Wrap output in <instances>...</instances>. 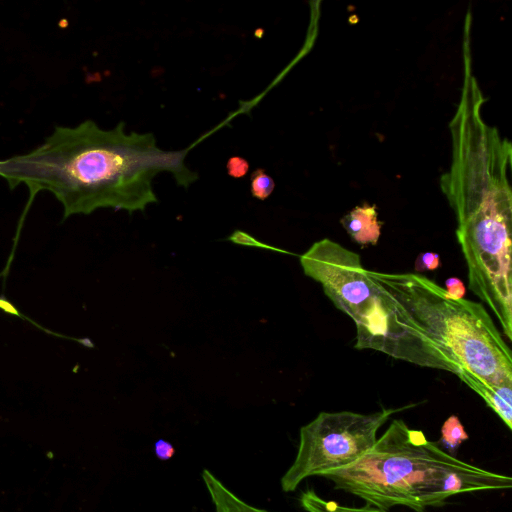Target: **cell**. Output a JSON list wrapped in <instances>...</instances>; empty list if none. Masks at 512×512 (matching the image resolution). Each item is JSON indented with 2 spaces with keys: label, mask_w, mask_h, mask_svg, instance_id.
<instances>
[{
  "label": "cell",
  "mask_w": 512,
  "mask_h": 512,
  "mask_svg": "<svg viewBox=\"0 0 512 512\" xmlns=\"http://www.w3.org/2000/svg\"><path fill=\"white\" fill-rule=\"evenodd\" d=\"M462 370L487 383H512V355L482 303L451 299L417 273L367 270ZM460 373V374H461Z\"/></svg>",
  "instance_id": "3957f363"
},
{
  "label": "cell",
  "mask_w": 512,
  "mask_h": 512,
  "mask_svg": "<svg viewBox=\"0 0 512 512\" xmlns=\"http://www.w3.org/2000/svg\"><path fill=\"white\" fill-rule=\"evenodd\" d=\"M445 293L451 299H462L466 293L463 282L457 277H450L445 280Z\"/></svg>",
  "instance_id": "4fadbf2b"
},
{
  "label": "cell",
  "mask_w": 512,
  "mask_h": 512,
  "mask_svg": "<svg viewBox=\"0 0 512 512\" xmlns=\"http://www.w3.org/2000/svg\"><path fill=\"white\" fill-rule=\"evenodd\" d=\"M188 150L165 151L152 133H127L120 122L111 130L86 120L56 127L33 151L0 161V176L13 188L24 183L30 201L41 190L63 205V219L99 208L144 211L158 202L153 179L169 172L188 188L198 174L185 164Z\"/></svg>",
  "instance_id": "6da1fadb"
},
{
  "label": "cell",
  "mask_w": 512,
  "mask_h": 512,
  "mask_svg": "<svg viewBox=\"0 0 512 512\" xmlns=\"http://www.w3.org/2000/svg\"><path fill=\"white\" fill-rule=\"evenodd\" d=\"M300 264L304 274L321 284L325 295L356 327L374 311L380 289L357 253L324 238L300 256Z\"/></svg>",
  "instance_id": "5b68a950"
},
{
  "label": "cell",
  "mask_w": 512,
  "mask_h": 512,
  "mask_svg": "<svg viewBox=\"0 0 512 512\" xmlns=\"http://www.w3.org/2000/svg\"><path fill=\"white\" fill-rule=\"evenodd\" d=\"M300 504L307 512H389L370 505L350 507L340 505L332 500H325L313 489H307L300 496Z\"/></svg>",
  "instance_id": "ba28073f"
},
{
  "label": "cell",
  "mask_w": 512,
  "mask_h": 512,
  "mask_svg": "<svg viewBox=\"0 0 512 512\" xmlns=\"http://www.w3.org/2000/svg\"><path fill=\"white\" fill-rule=\"evenodd\" d=\"M274 180L262 169L255 170L251 175V193L260 200H265L273 192Z\"/></svg>",
  "instance_id": "30bf717a"
},
{
  "label": "cell",
  "mask_w": 512,
  "mask_h": 512,
  "mask_svg": "<svg viewBox=\"0 0 512 512\" xmlns=\"http://www.w3.org/2000/svg\"><path fill=\"white\" fill-rule=\"evenodd\" d=\"M468 438V434L456 415H451L445 420L441 427L440 442L446 448L454 451Z\"/></svg>",
  "instance_id": "9c48e42d"
},
{
  "label": "cell",
  "mask_w": 512,
  "mask_h": 512,
  "mask_svg": "<svg viewBox=\"0 0 512 512\" xmlns=\"http://www.w3.org/2000/svg\"><path fill=\"white\" fill-rule=\"evenodd\" d=\"M409 407L382 409L371 414L319 413L300 429L298 451L281 479L282 489L294 491L308 477L324 476L354 463L375 444L377 433L387 420Z\"/></svg>",
  "instance_id": "277c9868"
},
{
  "label": "cell",
  "mask_w": 512,
  "mask_h": 512,
  "mask_svg": "<svg viewBox=\"0 0 512 512\" xmlns=\"http://www.w3.org/2000/svg\"><path fill=\"white\" fill-rule=\"evenodd\" d=\"M154 450L156 456L161 460H167L175 453L174 447L163 439H160L155 443Z\"/></svg>",
  "instance_id": "9a60e30c"
},
{
  "label": "cell",
  "mask_w": 512,
  "mask_h": 512,
  "mask_svg": "<svg viewBox=\"0 0 512 512\" xmlns=\"http://www.w3.org/2000/svg\"><path fill=\"white\" fill-rule=\"evenodd\" d=\"M228 240L237 245L252 246L256 248L270 249L273 251L286 253L281 249L262 243L255 239L253 236L249 235L248 233L240 230L234 231L233 234L228 238Z\"/></svg>",
  "instance_id": "8fae6325"
},
{
  "label": "cell",
  "mask_w": 512,
  "mask_h": 512,
  "mask_svg": "<svg viewBox=\"0 0 512 512\" xmlns=\"http://www.w3.org/2000/svg\"><path fill=\"white\" fill-rule=\"evenodd\" d=\"M227 167L228 173L233 177H241L248 171V163L245 159L240 157H233L229 159Z\"/></svg>",
  "instance_id": "5bb4252c"
},
{
  "label": "cell",
  "mask_w": 512,
  "mask_h": 512,
  "mask_svg": "<svg viewBox=\"0 0 512 512\" xmlns=\"http://www.w3.org/2000/svg\"><path fill=\"white\" fill-rule=\"evenodd\" d=\"M340 223L350 238L361 246L376 245L383 225L378 219L376 206L367 203L349 211Z\"/></svg>",
  "instance_id": "8992f818"
},
{
  "label": "cell",
  "mask_w": 512,
  "mask_h": 512,
  "mask_svg": "<svg viewBox=\"0 0 512 512\" xmlns=\"http://www.w3.org/2000/svg\"><path fill=\"white\" fill-rule=\"evenodd\" d=\"M440 265V257L434 252H422L415 260V270L419 273L436 270Z\"/></svg>",
  "instance_id": "7c38bea8"
},
{
  "label": "cell",
  "mask_w": 512,
  "mask_h": 512,
  "mask_svg": "<svg viewBox=\"0 0 512 512\" xmlns=\"http://www.w3.org/2000/svg\"><path fill=\"white\" fill-rule=\"evenodd\" d=\"M323 477L366 505L385 510L405 506L417 512L460 493L512 486L510 476L456 458L401 419H394L361 458Z\"/></svg>",
  "instance_id": "7a4b0ae2"
},
{
  "label": "cell",
  "mask_w": 512,
  "mask_h": 512,
  "mask_svg": "<svg viewBox=\"0 0 512 512\" xmlns=\"http://www.w3.org/2000/svg\"><path fill=\"white\" fill-rule=\"evenodd\" d=\"M0 309L11 315L22 317L16 307L3 297H0Z\"/></svg>",
  "instance_id": "2e32d148"
},
{
  "label": "cell",
  "mask_w": 512,
  "mask_h": 512,
  "mask_svg": "<svg viewBox=\"0 0 512 512\" xmlns=\"http://www.w3.org/2000/svg\"><path fill=\"white\" fill-rule=\"evenodd\" d=\"M457 377L485 401L508 429H512V383H487L466 373Z\"/></svg>",
  "instance_id": "52a82bcc"
}]
</instances>
